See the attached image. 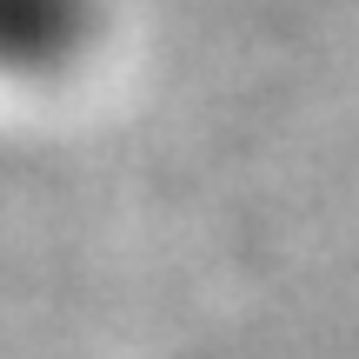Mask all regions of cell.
Wrapping results in <instances>:
<instances>
[{
	"label": "cell",
	"mask_w": 359,
	"mask_h": 359,
	"mask_svg": "<svg viewBox=\"0 0 359 359\" xmlns=\"http://www.w3.org/2000/svg\"><path fill=\"white\" fill-rule=\"evenodd\" d=\"M80 0H0V53L7 60H53L80 34Z\"/></svg>",
	"instance_id": "6da1fadb"
}]
</instances>
